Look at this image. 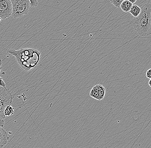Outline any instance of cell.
<instances>
[{
	"mask_svg": "<svg viewBox=\"0 0 151 148\" xmlns=\"http://www.w3.org/2000/svg\"><path fill=\"white\" fill-rule=\"evenodd\" d=\"M8 52L16 57L20 66L25 71L35 67L40 60V53L35 49L24 48L19 50L9 49Z\"/></svg>",
	"mask_w": 151,
	"mask_h": 148,
	"instance_id": "6da1fadb",
	"label": "cell"
},
{
	"mask_svg": "<svg viewBox=\"0 0 151 148\" xmlns=\"http://www.w3.org/2000/svg\"><path fill=\"white\" fill-rule=\"evenodd\" d=\"M138 16L133 20V26L138 34L142 36L151 34V5L150 2L143 5Z\"/></svg>",
	"mask_w": 151,
	"mask_h": 148,
	"instance_id": "7a4b0ae2",
	"label": "cell"
},
{
	"mask_svg": "<svg viewBox=\"0 0 151 148\" xmlns=\"http://www.w3.org/2000/svg\"><path fill=\"white\" fill-rule=\"evenodd\" d=\"M12 6L11 16L14 19L22 17L28 14L31 5L29 0H10Z\"/></svg>",
	"mask_w": 151,
	"mask_h": 148,
	"instance_id": "3957f363",
	"label": "cell"
},
{
	"mask_svg": "<svg viewBox=\"0 0 151 148\" xmlns=\"http://www.w3.org/2000/svg\"><path fill=\"white\" fill-rule=\"evenodd\" d=\"M13 99L14 97L7 88L0 87V114L4 117V109L6 106L12 104Z\"/></svg>",
	"mask_w": 151,
	"mask_h": 148,
	"instance_id": "277c9868",
	"label": "cell"
},
{
	"mask_svg": "<svg viewBox=\"0 0 151 148\" xmlns=\"http://www.w3.org/2000/svg\"><path fill=\"white\" fill-rule=\"evenodd\" d=\"M12 12L10 0H0V18L2 19L9 18L11 16Z\"/></svg>",
	"mask_w": 151,
	"mask_h": 148,
	"instance_id": "5b68a950",
	"label": "cell"
},
{
	"mask_svg": "<svg viewBox=\"0 0 151 148\" xmlns=\"http://www.w3.org/2000/svg\"><path fill=\"white\" fill-rule=\"evenodd\" d=\"M9 137L6 131L0 128V148H2L8 143Z\"/></svg>",
	"mask_w": 151,
	"mask_h": 148,
	"instance_id": "8992f818",
	"label": "cell"
},
{
	"mask_svg": "<svg viewBox=\"0 0 151 148\" xmlns=\"http://www.w3.org/2000/svg\"><path fill=\"white\" fill-rule=\"evenodd\" d=\"M133 4L127 0H124L120 5L121 9L124 13H128L130 11Z\"/></svg>",
	"mask_w": 151,
	"mask_h": 148,
	"instance_id": "52a82bcc",
	"label": "cell"
},
{
	"mask_svg": "<svg viewBox=\"0 0 151 148\" xmlns=\"http://www.w3.org/2000/svg\"><path fill=\"white\" fill-rule=\"evenodd\" d=\"M141 11V9L139 6L137 5H133L129 12L134 17L137 18L140 14Z\"/></svg>",
	"mask_w": 151,
	"mask_h": 148,
	"instance_id": "ba28073f",
	"label": "cell"
},
{
	"mask_svg": "<svg viewBox=\"0 0 151 148\" xmlns=\"http://www.w3.org/2000/svg\"><path fill=\"white\" fill-rule=\"evenodd\" d=\"M90 96L91 97L94 98L95 99L100 101L97 85L94 86L93 88L91 89V90L90 93Z\"/></svg>",
	"mask_w": 151,
	"mask_h": 148,
	"instance_id": "9c48e42d",
	"label": "cell"
},
{
	"mask_svg": "<svg viewBox=\"0 0 151 148\" xmlns=\"http://www.w3.org/2000/svg\"><path fill=\"white\" fill-rule=\"evenodd\" d=\"M98 92H99V97L100 100L103 99L104 98L106 93V89L101 84H97Z\"/></svg>",
	"mask_w": 151,
	"mask_h": 148,
	"instance_id": "30bf717a",
	"label": "cell"
},
{
	"mask_svg": "<svg viewBox=\"0 0 151 148\" xmlns=\"http://www.w3.org/2000/svg\"><path fill=\"white\" fill-rule=\"evenodd\" d=\"M14 113V108L11 105L6 106L4 112V114L5 117H10L13 115Z\"/></svg>",
	"mask_w": 151,
	"mask_h": 148,
	"instance_id": "8fae6325",
	"label": "cell"
},
{
	"mask_svg": "<svg viewBox=\"0 0 151 148\" xmlns=\"http://www.w3.org/2000/svg\"><path fill=\"white\" fill-rule=\"evenodd\" d=\"M124 0H110V3L116 7H120V5Z\"/></svg>",
	"mask_w": 151,
	"mask_h": 148,
	"instance_id": "7c38bea8",
	"label": "cell"
},
{
	"mask_svg": "<svg viewBox=\"0 0 151 148\" xmlns=\"http://www.w3.org/2000/svg\"><path fill=\"white\" fill-rule=\"evenodd\" d=\"M31 5V7H35L38 5V2L37 0H29Z\"/></svg>",
	"mask_w": 151,
	"mask_h": 148,
	"instance_id": "4fadbf2b",
	"label": "cell"
},
{
	"mask_svg": "<svg viewBox=\"0 0 151 148\" xmlns=\"http://www.w3.org/2000/svg\"><path fill=\"white\" fill-rule=\"evenodd\" d=\"M0 87H2L5 88H6V84L5 83L4 81L2 78L0 76Z\"/></svg>",
	"mask_w": 151,
	"mask_h": 148,
	"instance_id": "5bb4252c",
	"label": "cell"
},
{
	"mask_svg": "<svg viewBox=\"0 0 151 148\" xmlns=\"http://www.w3.org/2000/svg\"><path fill=\"white\" fill-rule=\"evenodd\" d=\"M146 76L148 79H151V69H148V70L146 71Z\"/></svg>",
	"mask_w": 151,
	"mask_h": 148,
	"instance_id": "9a60e30c",
	"label": "cell"
},
{
	"mask_svg": "<svg viewBox=\"0 0 151 148\" xmlns=\"http://www.w3.org/2000/svg\"><path fill=\"white\" fill-rule=\"evenodd\" d=\"M5 122L4 119L0 118V128H3L4 126Z\"/></svg>",
	"mask_w": 151,
	"mask_h": 148,
	"instance_id": "2e32d148",
	"label": "cell"
},
{
	"mask_svg": "<svg viewBox=\"0 0 151 148\" xmlns=\"http://www.w3.org/2000/svg\"><path fill=\"white\" fill-rule=\"evenodd\" d=\"M127 1H130V2L132 3V4H133L135 3L136 2L137 0H127Z\"/></svg>",
	"mask_w": 151,
	"mask_h": 148,
	"instance_id": "e0dca14e",
	"label": "cell"
},
{
	"mask_svg": "<svg viewBox=\"0 0 151 148\" xmlns=\"http://www.w3.org/2000/svg\"><path fill=\"white\" fill-rule=\"evenodd\" d=\"M151 79H150V81H149V86H150V87H151Z\"/></svg>",
	"mask_w": 151,
	"mask_h": 148,
	"instance_id": "ac0fdd59",
	"label": "cell"
},
{
	"mask_svg": "<svg viewBox=\"0 0 151 148\" xmlns=\"http://www.w3.org/2000/svg\"><path fill=\"white\" fill-rule=\"evenodd\" d=\"M0 118H1L3 119H4L5 118L3 116H2L0 114Z\"/></svg>",
	"mask_w": 151,
	"mask_h": 148,
	"instance_id": "d6986e66",
	"label": "cell"
},
{
	"mask_svg": "<svg viewBox=\"0 0 151 148\" xmlns=\"http://www.w3.org/2000/svg\"><path fill=\"white\" fill-rule=\"evenodd\" d=\"M2 64V60L0 59V66H1Z\"/></svg>",
	"mask_w": 151,
	"mask_h": 148,
	"instance_id": "ffe728a7",
	"label": "cell"
},
{
	"mask_svg": "<svg viewBox=\"0 0 151 148\" xmlns=\"http://www.w3.org/2000/svg\"><path fill=\"white\" fill-rule=\"evenodd\" d=\"M2 66H0V73H1V70L2 69Z\"/></svg>",
	"mask_w": 151,
	"mask_h": 148,
	"instance_id": "44dd1931",
	"label": "cell"
},
{
	"mask_svg": "<svg viewBox=\"0 0 151 148\" xmlns=\"http://www.w3.org/2000/svg\"><path fill=\"white\" fill-rule=\"evenodd\" d=\"M1 20H2L1 18H0V22H1Z\"/></svg>",
	"mask_w": 151,
	"mask_h": 148,
	"instance_id": "7402d4cb",
	"label": "cell"
}]
</instances>
